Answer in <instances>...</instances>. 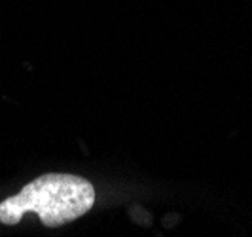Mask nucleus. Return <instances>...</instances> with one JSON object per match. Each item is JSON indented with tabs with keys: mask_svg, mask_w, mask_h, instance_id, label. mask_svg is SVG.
Instances as JSON below:
<instances>
[{
	"mask_svg": "<svg viewBox=\"0 0 252 237\" xmlns=\"http://www.w3.org/2000/svg\"><path fill=\"white\" fill-rule=\"evenodd\" d=\"M95 203L93 184L78 175L50 173L29 182L17 196L0 203V222L17 224L27 212H36L42 224L59 228L84 216Z\"/></svg>",
	"mask_w": 252,
	"mask_h": 237,
	"instance_id": "1",
	"label": "nucleus"
}]
</instances>
